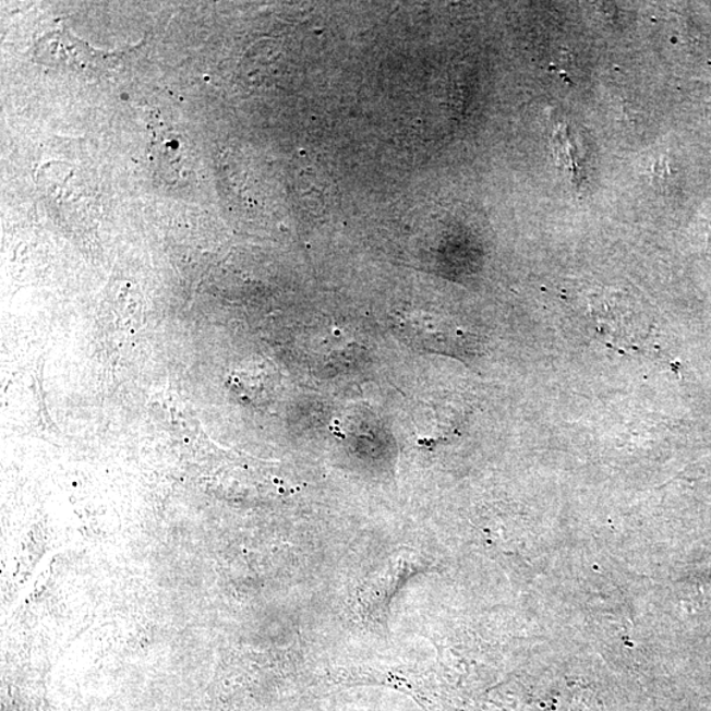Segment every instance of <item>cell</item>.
<instances>
[{"label":"cell","mask_w":711,"mask_h":711,"mask_svg":"<svg viewBox=\"0 0 711 711\" xmlns=\"http://www.w3.org/2000/svg\"><path fill=\"white\" fill-rule=\"evenodd\" d=\"M403 333L411 341L425 347L429 351L441 353L461 354L466 353L465 339L461 333L444 326L441 322H403Z\"/></svg>","instance_id":"cell-1"}]
</instances>
